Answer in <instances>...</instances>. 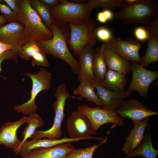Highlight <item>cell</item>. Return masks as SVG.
Listing matches in <instances>:
<instances>
[{
  "label": "cell",
  "mask_w": 158,
  "mask_h": 158,
  "mask_svg": "<svg viewBox=\"0 0 158 158\" xmlns=\"http://www.w3.org/2000/svg\"><path fill=\"white\" fill-rule=\"evenodd\" d=\"M49 29L52 32V37L47 40L37 41L39 47L46 54L63 60L72 71L78 75L80 70L79 62L72 55L68 46L70 35L68 23L53 18Z\"/></svg>",
  "instance_id": "cell-1"
},
{
  "label": "cell",
  "mask_w": 158,
  "mask_h": 158,
  "mask_svg": "<svg viewBox=\"0 0 158 158\" xmlns=\"http://www.w3.org/2000/svg\"><path fill=\"white\" fill-rule=\"evenodd\" d=\"M19 2L20 8L17 20L24 26L27 41L51 39L52 31L44 25L29 0H20Z\"/></svg>",
  "instance_id": "cell-2"
},
{
  "label": "cell",
  "mask_w": 158,
  "mask_h": 158,
  "mask_svg": "<svg viewBox=\"0 0 158 158\" xmlns=\"http://www.w3.org/2000/svg\"><path fill=\"white\" fill-rule=\"evenodd\" d=\"M158 4L154 0H138L114 13V17L123 23L148 24L158 16Z\"/></svg>",
  "instance_id": "cell-3"
},
{
  "label": "cell",
  "mask_w": 158,
  "mask_h": 158,
  "mask_svg": "<svg viewBox=\"0 0 158 158\" xmlns=\"http://www.w3.org/2000/svg\"><path fill=\"white\" fill-rule=\"evenodd\" d=\"M56 100L53 104L54 117L52 126L44 130L36 129L31 137L32 139L46 138L52 140L61 139L62 135L61 125L65 116L64 107L66 101L68 98L75 99L76 97L71 95L65 83H62L57 87L54 94Z\"/></svg>",
  "instance_id": "cell-4"
},
{
  "label": "cell",
  "mask_w": 158,
  "mask_h": 158,
  "mask_svg": "<svg viewBox=\"0 0 158 158\" xmlns=\"http://www.w3.org/2000/svg\"><path fill=\"white\" fill-rule=\"evenodd\" d=\"M68 23L70 35L68 45L75 56L78 57L85 46L94 47L97 43L96 32L97 28L93 19L90 18L79 24Z\"/></svg>",
  "instance_id": "cell-5"
},
{
  "label": "cell",
  "mask_w": 158,
  "mask_h": 158,
  "mask_svg": "<svg viewBox=\"0 0 158 158\" xmlns=\"http://www.w3.org/2000/svg\"><path fill=\"white\" fill-rule=\"evenodd\" d=\"M60 4L51 8L54 19L68 23L79 24L90 19L92 9L86 3L78 4L59 0Z\"/></svg>",
  "instance_id": "cell-6"
},
{
  "label": "cell",
  "mask_w": 158,
  "mask_h": 158,
  "mask_svg": "<svg viewBox=\"0 0 158 158\" xmlns=\"http://www.w3.org/2000/svg\"><path fill=\"white\" fill-rule=\"evenodd\" d=\"M31 79L32 87L30 99L25 103L14 107L17 113L22 112L25 115H30L35 113L38 108L35 100L36 96L41 91L50 89L51 86V74L47 69L42 68L36 74L26 73L25 74Z\"/></svg>",
  "instance_id": "cell-7"
},
{
  "label": "cell",
  "mask_w": 158,
  "mask_h": 158,
  "mask_svg": "<svg viewBox=\"0 0 158 158\" xmlns=\"http://www.w3.org/2000/svg\"><path fill=\"white\" fill-rule=\"evenodd\" d=\"M77 110L89 119L94 134H96L99 128L104 124L111 123L115 127L122 126L124 122L125 119L120 117L116 111L99 107H91L82 105L78 106Z\"/></svg>",
  "instance_id": "cell-8"
},
{
  "label": "cell",
  "mask_w": 158,
  "mask_h": 158,
  "mask_svg": "<svg viewBox=\"0 0 158 158\" xmlns=\"http://www.w3.org/2000/svg\"><path fill=\"white\" fill-rule=\"evenodd\" d=\"M130 63L132 77L128 90L136 91L140 96L146 97L150 85L158 78V72L147 70L138 62Z\"/></svg>",
  "instance_id": "cell-9"
},
{
  "label": "cell",
  "mask_w": 158,
  "mask_h": 158,
  "mask_svg": "<svg viewBox=\"0 0 158 158\" xmlns=\"http://www.w3.org/2000/svg\"><path fill=\"white\" fill-rule=\"evenodd\" d=\"M66 129L70 138L72 139L102 140L100 137L91 136L93 130L90 122L77 110L73 111L67 118Z\"/></svg>",
  "instance_id": "cell-10"
},
{
  "label": "cell",
  "mask_w": 158,
  "mask_h": 158,
  "mask_svg": "<svg viewBox=\"0 0 158 158\" xmlns=\"http://www.w3.org/2000/svg\"><path fill=\"white\" fill-rule=\"evenodd\" d=\"M0 42L11 47V51L17 55L27 42L23 25L17 20L0 27Z\"/></svg>",
  "instance_id": "cell-11"
},
{
  "label": "cell",
  "mask_w": 158,
  "mask_h": 158,
  "mask_svg": "<svg viewBox=\"0 0 158 158\" xmlns=\"http://www.w3.org/2000/svg\"><path fill=\"white\" fill-rule=\"evenodd\" d=\"M104 43L125 59L140 63L139 51L142 44L138 40L132 38L123 40L120 37L116 38L113 36L110 40Z\"/></svg>",
  "instance_id": "cell-12"
},
{
  "label": "cell",
  "mask_w": 158,
  "mask_h": 158,
  "mask_svg": "<svg viewBox=\"0 0 158 158\" xmlns=\"http://www.w3.org/2000/svg\"><path fill=\"white\" fill-rule=\"evenodd\" d=\"M116 112L120 117L128 118L133 122L158 114V111L149 109L141 102L134 99L123 101Z\"/></svg>",
  "instance_id": "cell-13"
},
{
  "label": "cell",
  "mask_w": 158,
  "mask_h": 158,
  "mask_svg": "<svg viewBox=\"0 0 158 158\" xmlns=\"http://www.w3.org/2000/svg\"><path fill=\"white\" fill-rule=\"evenodd\" d=\"M145 26L148 32L147 44L140 64L145 68L158 61V16Z\"/></svg>",
  "instance_id": "cell-14"
},
{
  "label": "cell",
  "mask_w": 158,
  "mask_h": 158,
  "mask_svg": "<svg viewBox=\"0 0 158 158\" xmlns=\"http://www.w3.org/2000/svg\"><path fill=\"white\" fill-rule=\"evenodd\" d=\"M91 83L95 87L96 94L102 104L103 108L115 111L121 103L131 94V91L128 90L114 92L106 89L101 83L95 81Z\"/></svg>",
  "instance_id": "cell-15"
},
{
  "label": "cell",
  "mask_w": 158,
  "mask_h": 158,
  "mask_svg": "<svg viewBox=\"0 0 158 158\" xmlns=\"http://www.w3.org/2000/svg\"><path fill=\"white\" fill-rule=\"evenodd\" d=\"M28 119V117L25 116L16 121L5 123L0 128V145L15 151L21 142L17 137L16 131L22 125L27 123Z\"/></svg>",
  "instance_id": "cell-16"
},
{
  "label": "cell",
  "mask_w": 158,
  "mask_h": 158,
  "mask_svg": "<svg viewBox=\"0 0 158 158\" xmlns=\"http://www.w3.org/2000/svg\"><path fill=\"white\" fill-rule=\"evenodd\" d=\"M75 149L72 142H64L55 146L37 148L31 151L22 158H66Z\"/></svg>",
  "instance_id": "cell-17"
},
{
  "label": "cell",
  "mask_w": 158,
  "mask_h": 158,
  "mask_svg": "<svg viewBox=\"0 0 158 158\" xmlns=\"http://www.w3.org/2000/svg\"><path fill=\"white\" fill-rule=\"evenodd\" d=\"M149 118L133 123V127L126 138L122 150L127 155L134 150L141 143L145 131L149 124Z\"/></svg>",
  "instance_id": "cell-18"
},
{
  "label": "cell",
  "mask_w": 158,
  "mask_h": 158,
  "mask_svg": "<svg viewBox=\"0 0 158 158\" xmlns=\"http://www.w3.org/2000/svg\"><path fill=\"white\" fill-rule=\"evenodd\" d=\"M104 56L107 68L125 75L131 71L130 63L109 48L103 43L100 48Z\"/></svg>",
  "instance_id": "cell-19"
},
{
  "label": "cell",
  "mask_w": 158,
  "mask_h": 158,
  "mask_svg": "<svg viewBox=\"0 0 158 158\" xmlns=\"http://www.w3.org/2000/svg\"><path fill=\"white\" fill-rule=\"evenodd\" d=\"M94 49L92 46H85L78 56L80 70L77 79L78 82L83 79L86 80L91 83L95 81L92 67Z\"/></svg>",
  "instance_id": "cell-20"
},
{
  "label": "cell",
  "mask_w": 158,
  "mask_h": 158,
  "mask_svg": "<svg viewBox=\"0 0 158 158\" xmlns=\"http://www.w3.org/2000/svg\"><path fill=\"white\" fill-rule=\"evenodd\" d=\"M81 140H83L64 138L58 140L40 138L32 139L29 141L27 140L21 146L19 150V154L22 157L32 150L37 148L50 147L64 142L77 141Z\"/></svg>",
  "instance_id": "cell-21"
},
{
  "label": "cell",
  "mask_w": 158,
  "mask_h": 158,
  "mask_svg": "<svg viewBox=\"0 0 158 158\" xmlns=\"http://www.w3.org/2000/svg\"><path fill=\"white\" fill-rule=\"evenodd\" d=\"M127 82L126 75L108 69L104 78L101 83L104 88L109 91L121 92L125 90Z\"/></svg>",
  "instance_id": "cell-22"
},
{
  "label": "cell",
  "mask_w": 158,
  "mask_h": 158,
  "mask_svg": "<svg viewBox=\"0 0 158 158\" xmlns=\"http://www.w3.org/2000/svg\"><path fill=\"white\" fill-rule=\"evenodd\" d=\"M144 139L141 144L129 154L126 155V158H132L140 156L143 158H157L158 151L154 149L152 144L149 124L146 128Z\"/></svg>",
  "instance_id": "cell-23"
},
{
  "label": "cell",
  "mask_w": 158,
  "mask_h": 158,
  "mask_svg": "<svg viewBox=\"0 0 158 158\" xmlns=\"http://www.w3.org/2000/svg\"><path fill=\"white\" fill-rule=\"evenodd\" d=\"M79 82V86L73 91L74 95H80V97H77L78 100L84 98L99 107L102 106V104L95 92L94 85L85 79L81 80Z\"/></svg>",
  "instance_id": "cell-24"
},
{
  "label": "cell",
  "mask_w": 158,
  "mask_h": 158,
  "mask_svg": "<svg viewBox=\"0 0 158 158\" xmlns=\"http://www.w3.org/2000/svg\"><path fill=\"white\" fill-rule=\"evenodd\" d=\"M92 67L95 81L101 83L104 78L108 68L103 54L99 47L94 49Z\"/></svg>",
  "instance_id": "cell-25"
},
{
  "label": "cell",
  "mask_w": 158,
  "mask_h": 158,
  "mask_svg": "<svg viewBox=\"0 0 158 158\" xmlns=\"http://www.w3.org/2000/svg\"><path fill=\"white\" fill-rule=\"evenodd\" d=\"M28 118L27 123L28 125L22 133V135L24 136L23 138L21 140L20 145L14 151L16 154H19V150L22 145L27 140L28 138H31L37 129L42 127L44 123L43 119L35 112L29 115Z\"/></svg>",
  "instance_id": "cell-26"
},
{
  "label": "cell",
  "mask_w": 158,
  "mask_h": 158,
  "mask_svg": "<svg viewBox=\"0 0 158 158\" xmlns=\"http://www.w3.org/2000/svg\"><path fill=\"white\" fill-rule=\"evenodd\" d=\"M29 1L31 6L40 16L44 25L49 28L53 19L51 8L40 0H29Z\"/></svg>",
  "instance_id": "cell-27"
},
{
  "label": "cell",
  "mask_w": 158,
  "mask_h": 158,
  "mask_svg": "<svg viewBox=\"0 0 158 158\" xmlns=\"http://www.w3.org/2000/svg\"><path fill=\"white\" fill-rule=\"evenodd\" d=\"M111 130H109L104 139L99 144L94 145L88 147L78 149H74L70 152L66 158H92L94 152L100 145L107 141V137L110 133ZM116 158H118L116 157Z\"/></svg>",
  "instance_id": "cell-28"
},
{
  "label": "cell",
  "mask_w": 158,
  "mask_h": 158,
  "mask_svg": "<svg viewBox=\"0 0 158 158\" xmlns=\"http://www.w3.org/2000/svg\"><path fill=\"white\" fill-rule=\"evenodd\" d=\"M86 3L92 9L122 8L128 5L125 0H88Z\"/></svg>",
  "instance_id": "cell-29"
},
{
  "label": "cell",
  "mask_w": 158,
  "mask_h": 158,
  "mask_svg": "<svg viewBox=\"0 0 158 158\" xmlns=\"http://www.w3.org/2000/svg\"><path fill=\"white\" fill-rule=\"evenodd\" d=\"M41 51H42L36 42L29 41L23 46L19 55L22 59L27 60L32 57L35 54Z\"/></svg>",
  "instance_id": "cell-30"
},
{
  "label": "cell",
  "mask_w": 158,
  "mask_h": 158,
  "mask_svg": "<svg viewBox=\"0 0 158 158\" xmlns=\"http://www.w3.org/2000/svg\"><path fill=\"white\" fill-rule=\"evenodd\" d=\"M0 12L9 23L17 20V15L2 0H0Z\"/></svg>",
  "instance_id": "cell-31"
},
{
  "label": "cell",
  "mask_w": 158,
  "mask_h": 158,
  "mask_svg": "<svg viewBox=\"0 0 158 158\" xmlns=\"http://www.w3.org/2000/svg\"><path fill=\"white\" fill-rule=\"evenodd\" d=\"M32 65L47 67L49 66V63L47 58L46 54L42 51L35 54L32 57Z\"/></svg>",
  "instance_id": "cell-32"
},
{
  "label": "cell",
  "mask_w": 158,
  "mask_h": 158,
  "mask_svg": "<svg viewBox=\"0 0 158 158\" xmlns=\"http://www.w3.org/2000/svg\"><path fill=\"white\" fill-rule=\"evenodd\" d=\"M96 36L103 43H105L110 40L113 36L111 30L105 27H100L97 28Z\"/></svg>",
  "instance_id": "cell-33"
},
{
  "label": "cell",
  "mask_w": 158,
  "mask_h": 158,
  "mask_svg": "<svg viewBox=\"0 0 158 158\" xmlns=\"http://www.w3.org/2000/svg\"><path fill=\"white\" fill-rule=\"evenodd\" d=\"M134 35L137 40L140 41L147 40L148 34L145 26H138L136 28L134 31Z\"/></svg>",
  "instance_id": "cell-34"
},
{
  "label": "cell",
  "mask_w": 158,
  "mask_h": 158,
  "mask_svg": "<svg viewBox=\"0 0 158 158\" xmlns=\"http://www.w3.org/2000/svg\"><path fill=\"white\" fill-rule=\"evenodd\" d=\"M17 55L11 50H7L0 55V72L1 71V64L3 61L8 59L17 61Z\"/></svg>",
  "instance_id": "cell-35"
},
{
  "label": "cell",
  "mask_w": 158,
  "mask_h": 158,
  "mask_svg": "<svg viewBox=\"0 0 158 158\" xmlns=\"http://www.w3.org/2000/svg\"><path fill=\"white\" fill-rule=\"evenodd\" d=\"M17 15L19 13L20 8L19 0H2Z\"/></svg>",
  "instance_id": "cell-36"
},
{
  "label": "cell",
  "mask_w": 158,
  "mask_h": 158,
  "mask_svg": "<svg viewBox=\"0 0 158 158\" xmlns=\"http://www.w3.org/2000/svg\"><path fill=\"white\" fill-rule=\"evenodd\" d=\"M40 1L51 8L60 4L59 0H40Z\"/></svg>",
  "instance_id": "cell-37"
},
{
  "label": "cell",
  "mask_w": 158,
  "mask_h": 158,
  "mask_svg": "<svg viewBox=\"0 0 158 158\" xmlns=\"http://www.w3.org/2000/svg\"><path fill=\"white\" fill-rule=\"evenodd\" d=\"M102 11L105 15L107 21L113 20L114 18V13L111 10L104 9Z\"/></svg>",
  "instance_id": "cell-38"
},
{
  "label": "cell",
  "mask_w": 158,
  "mask_h": 158,
  "mask_svg": "<svg viewBox=\"0 0 158 158\" xmlns=\"http://www.w3.org/2000/svg\"><path fill=\"white\" fill-rule=\"evenodd\" d=\"M96 20L102 23H105L108 21L105 15L102 11L98 12L97 13Z\"/></svg>",
  "instance_id": "cell-39"
},
{
  "label": "cell",
  "mask_w": 158,
  "mask_h": 158,
  "mask_svg": "<svg viewBox=\"0 0 158 158\" xmlns=\"http://www.w3.org/2000/svg\"><path fill=\"white\" fill-rule=\"evenodd\" d=\"M11 49V47L0 42V55L5 51Z\"/></svg>",
  "instance_id": "cell-40"
},
{
  "label": "cell",
  "mask_w": 158,
  "mask_h": 158,
  "mask_svg": "<svg viewBox=\"0 0 158 158\" xmlns=\"http://www.w3.org/2000/svg\"><path fill=\"white\" fill-rule=\"evenodd\" d=\"M6 22V20L2 15H0V27Z\"/></svg>",
  "instance_id": "cell-41"
},
{
  "label": "cell",
  "mask_w": 158,
  "mask_h": 158,
  "mask_svg": "<svg viewBox=\"0 0 158 158\" xmlns=\"http://www.w3.org/2000/svg\"><path fill=\"white\" fill-rule=\"evenodd\" d=\"M86 1V0H72L70 1L74 3L80 4L85 2Z\"/></svg>",
  "instance_id": "cell-42"
}]
</instances>
